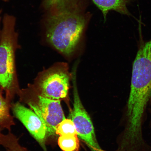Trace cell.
Instances as JSON below:
<instances>
[{
  "label": "cell",
  "instance_id": "13",
  "mask_svg": "<svg viewBox=\"0 0 151 151\" xmlns=\"http://www.w3.org/2000/svg\"><path fill=\"white\" fill-rule=\"evenodd\" d=\"M149 106H150V112L151 115V99L149 104ZM150 127L151 130V116L150 122Z\"/></svg>",
  "mask_w": 151,
  "mask_h": 151
},
{
  "label": "cell",
  "instance_id": "15",
  "mask_svg": "<svg viewBox=\"0 0 151 151\" xmlns=\"http://www.w3.org/2000/svg\"><path fill=\"white\" fill-rule=\"evenodd\" d=\"M0 1H1L5 2H7L9 0H0Z\"/></svg>",
  "mask_w": 151,
  "mask_h": 151
},
{
  "label": "cell",
  "instance_id": "16",
  "mask_svg": "<svg viewBox=\"0 0 151 151\" xmlns=\"http://www.w3.org/2000/svg\"><path fill=\"white\" fill-rule=\"evenodd\" d=\"M3 130L1 129V128H0V133H1V131H2Z\"/></svg>",
  "mask_w": 151,
  "mask_h": 151
},
{
  "label": "cell",
  "instance_id": "1",
  "mask_svg": "<svg viewBox=\"0 0 151 151\" xmlns=\"http://www.w3.org/2000/svg\"><path fill=\"white\" fill-rule=\"evenodd\" d=\"M151 99V38L139 42L132 66L130 91L122 117L121 133L131 139L143 136L146 110Z\"/></svg>",
  "mask_w": 151,
  "mask_h": 151
},
{
  "label": "cell",
  "instance_id": "5",
  "mask_svg": "<svg viewBox=\"0 0 151 151\" xmlns=\"http://www.w3.org/2000/svg\"><path fill=\"white\" fill-rule=\"evenodd\" d=\"M69 76L65 69L56 68L43 75L39 84L40 96L47 99L60 100L67 97Z\"/></svg>",
  "mask_w": 151,
  "mask_h": 151
},
{
  "label": "cell",
  "instance_id": "4",
  "mask_svg": "<svg viewBox=\"0 0 151 151\" xmlns=\"http://www.w3.org/2000/svg\"><path fill=\"white\" fill-rule=\"evenodd\" d=\"M73 104L71 119L75 124L77 135L91 151H105L97 142L93 124L81 102L77 90L76 74H73Z\"/></svg>",
  "mask_w": 151,
  "mask_h": 151
},
{
  "label": "cell",
  "instance_id": "17",
  "mask_svg": "<svg viewBox=\"0 0 151 151\" xmlns=\"http://www.w3.org/2000/svg\"><path fill=\"white\" fill-rule=\"evenodd\" d=\"M1 11H0V14H1Z\"/></svg>",
  "mask_w": 151,
  "mask_h": 151
},
{
  "label": "cell",
  "instance_id": "2",
  "mask_svg": "<svg viewBox=\"0 0 151 151\" xmlns=\"http://www.w3.org/2000/svg\"><path fill=\"white\" fill-rule=\"evenodd\" d=\"M50 9L46 25L47 40L57 50L69 55L80 42L87 18L76 0H58Z\"/></svg>",
  "mask_w": 151,
  "mask_h": 151
},
{
  "label": "cell",
  "instance_id": "6",
  "mask_svg": "<svg viewBox=\"0 0 151 151\" xmlns=\"http://www.w3.org/2000/svg\"><path fill=\"white\" fill-rule=\"evenodd\" d=\"M28 104L45 124L47 137L55 134L57 126L65 119L60 100L47 99L39 95L37 103L30 102Z\"/></svg>",
  "mask_w": 151,
  "mask_h": 151
},
{
  "label": "cell",
  "instance_id": "3",
  "mask_svg": "<svg viewBox=\"0 0 151 151\" xmlns=\"http://www.w3.org/2000/svg\"><path fill=\"white\" fill-rule=\"evenodd\" d=\"M15 25L14 16L4 15L0 28V87L7 91L12 89L14 80V54L18 37Z\"/></svg>",
  "mask_w": 151,
  "mask_h": 151
},
{
  "label": "cell",
  "instance_id": "10",
  "mask_svg": "<svg viewBox=\"0 0 151 151\" xmlns=\"http://www.w3.org/2000/svg\"><path fill=\"white\" fill-rule=\"evenodd\" d=\"M58 143L63 151H78L80 148V141L77 135L60 136Z\"/></svg>",
  "mask_w": 151,
  "mask_h": 151
},
{
  "label": "cell",
  "instance_id": "14",
  "mask_svg": "<svg viewBox=\"0 0 151 151\" xmlns=\"http://www.w3.org/2000/svg\"><path fill=\"white\" fill-rule=\"evenodd\" d=\"M19 151H28L27 150V149H22V150H19Z\"/></svg>",
  "mask_w": 151,
  "mask_h": 151
},
{
  "label": "cell",
  "instance_id": "7",
  "mask_svg": "<svg viewBox=\"0 0 151 151\" xmlns=\"http://www.w3.org/2000/svg\"><path fill=\"white\" fill-rule=\"evenodd\" d=\"M12 110L15 117L24 124L43 150L46 151V143L48 138L46 128L36 113L19 103L12 105Z\"/></svg>",
  "mask_w": 151,
  "mask_h": 151
},
{
  "label": "cell",
  "instance_id": "11",
  "mask_svg": "<svg viewBox=\"0 0 151 151\" xmlns=\"http://www.w3.org/2000/svg\"><path fill=\"white\" fill-rule=\"evenodd\" d=\"M56 134L61 136L77 135L75 124L71 119H65L57 126Z\"/></svg>",
  "mask_w": 151,
  "mask_h": 151
},
{
  "label": "cell",
  "instance_id": "9",
  "mask_svg": "<svg viewBox=\"0 0 151 151\" xmlns=\"http://www.w3.org/2000/svg\"><path fill=\"white\" fill-rule=\"evenodd\" d=\"M0 90V128L11 132V128L15 123L9 112V104L3 98Z\"/></svg>",
  "mask_w": 151,
  "mask_h": 151
},
{
  "label": "cell",
  "instance_id": "12",
  "mask_svg": "<svg viewBox=\"0 0 151 151\" xmlns=\"http://www.w3.org/2000/svg\"><path fill=\"white\" fill-rule=\"evenodd\" d=\"M58 0H45V4L47 8L50 9L55 4Z\"/></svg>",
  "mask_w": 151,
  "mask_h": 151
},
{
  "label": "cell",
  "instance_id": "8",
  "mask_svg": "<svg viewBox=\"0 0 151 151\" xmlns=\"http://www.w3.org/2000/svg\"><path fill=\"white\" fill-rule=\"evenodd\" d=\"M134 0H92L103 13L104 20L109 11L112 10L128 16H132L127 6Z\"/></svg>",
  "mask_w": 151,
  "mask_h": 151
}]
</instances>
